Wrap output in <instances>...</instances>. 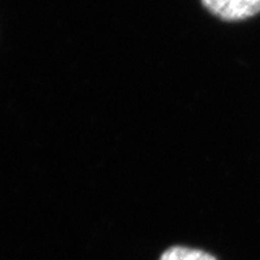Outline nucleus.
Segmentation results:
<instances>
[{"mask_svg": "<svg viewBox=\"0 0 260 260\" xmlns=\"http://www.w3.org/2000/svg\"><path fill=\"white\" fill-rule=\"evenodd\" d=\"M214 17L226 22H239L260 14V0H200Z\"/></svg>", "mask_w": 260, "mask_h": 260, "instance_id": "obj_1", "label": "nucleus"}, {"mask_svg": "<svg viewBox=\"0 0 260 260\" xmlns=\"http://www.w3.org/2000/svg\"><path fill=\"white\" fill-rule=\"evenodd\" d=\"M159 260H217L210 253L188 247L175 246L165 251Z\"/></svg>", "mask_w": 260, "mask_h": 260, "instance_id": "obj_2", "label": "nucleus"}]
</instances>
